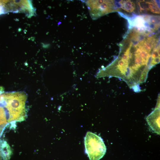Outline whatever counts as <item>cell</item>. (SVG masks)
Instances as JSON below:
<instances>
[{"mask_svg":"<svg viewBox=\"0 0 160 160\" xmlns=\"http://www.w3.org/2000/svg\"><path fill=\"white\" fill-rule=\"evenodd\" d=\"M121 5V7L124 10L129 12H133L135 9V5L134 3L129 0L121 1H119Z\"/></svg>","mask_w":160,"mask_h":160,"instance_id":"cell-7","label":"cell"},{"mask_svg":"<svg viewBox=\"0 0 160 160\" xmlns=\"http://www.w3.org/2000/svg\"><path fill=\"white\" fill-rule=\"evenodd\" d=\"M0 151L3 160H9L11 154V151L10 147L6 141H1Z\"/></svg>","mask_w":160,"mask_h":160,"instance_id":"cell-6","label":"cell"},{"mask_svg":"<svg viewBox=\"0 0 160 160\" xmlns=\"http://www.w3.org/2000/svg\"><path fill=\"white\" fill-rule=\"evenodd\" d=\"M0 4L3 7L5 13L22 12L30 16L34 13L32 3L29 1H0Z\"/></svg>","mask_w":160,"mask_h":160,"instance_id":"cell-4","label":"cell"},{"mask_svg":"<svg viewBox=\"0 0 160 160\" xmlns=\"http://www.w3.org/2000/svg\"><path fill=\"white\" fill-rule=\"evenodd\" d=\"M3 103L9 116L8 122L24 120L26 115L27 95L23 92H5Z\"/></svg>","mask_w":160,"mask_h":160,"instance_id":"cell-1","label":"cell"},{"mask_svg":"<svg viewBox=\"0 0 160 160\" xmlns=\"http://www.w3.org/2000/svg\"><path fill=\"white\" fill-rule=\"evenodd\" d=\"M86 4L90 15L94 18L119 10L113 1L89 0Z\"/></svg>","mask_w":160,"mask_h":160,"instance_id":"cell-3","label":"cell"},{"mask_svg":"<svg viewBox=\"0 0 160 160\" xmlns=\"http://www.w3.org/2000/svg\"><path fill=\"white\" fill-rule=\"evenodd\" d=\"M85 151L90 160H100L105 155L106 146L103 139L90 132H88L84 137Z\"/></svg>","mask_w":160,"mask_h":160,"instance_id":"cell-2","label":"cell"},{"mask_svg":"<svg viewBox=\"0 0 160 160\" xmlns=\"http://www.w3.org/2000/svg\"><path fill=\"white\" fill-rule=\"evenodd\" d=\"M154 110L147 117L148 124L152 130L160 135V103L159 99Z\"/></svg>","mask_w":160,"mask_h":160,"instance_id":"cell-5","label":"cell"},{"mask_svg":"<svg viewBox=\"0 0 160 160\" xmlns=\"http://www.w3.org/2000/svg\"><path fill=\"white\" fill-rule=\"evenodd\" d=\"M7 114L3 103L0 102V125L6 124L7 121Z\"/></svg>","mask_w":160,"mask_h":160,"instance_id":"cell-8","label":"cell"}]
</instances>
